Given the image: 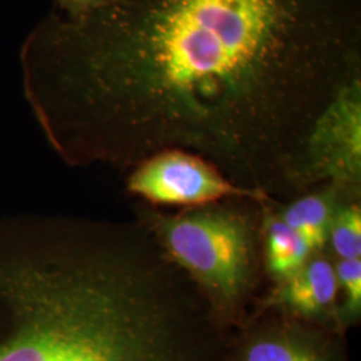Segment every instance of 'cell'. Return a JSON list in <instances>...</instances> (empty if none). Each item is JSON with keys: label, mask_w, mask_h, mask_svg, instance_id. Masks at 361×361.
<instances>
[{"label": "cell", "mask_w": 361, "mask_h": 361, "mask_svg": "<svg viewBox=\"0 0 361 361\" xmlns=\"http://www.w3.org/2000/svg\"><path fill=\"white\" fill-rule=\"evenodd\" d=\"M326 253L335 261L361 258V201H349L337 209L328 233Z\"/></svg>", "instance_id": "10"}, {"label": "cell", "mask_w": 361, "mask_h": 361, "mask_svg": "<svg viewBox=\"0 0 361 361\" xmlns=\"http://www.w3.org/2000/svg\"><path fill=\"white\" fill-rule=\"evenodd\" d=\"M274 201L265 204L262 217V261L268 285L293 276L314 256L308 243L276 216Z\"/></svg>", "instance_id": "9"}, {"label": "cell", "mask_w": 361, "mask_h": 361, "mask_svg": "<svg viewBox=\"0 0 361 361\" xmlns=\"http://www.w3.org/2000/svg\"><path fill=\"white\" fill-rule=\"evenodd\" d=\"M20 66L67 164L130 170L180 149L288 201L317 121L361 79V0H113L46 16Z\"/></svg>", "instance_id": "1"}, {"label": "cell", "mask_w": 361, "mask_h": 361, "mask_svg": "<svg viewBox=\"0 0 361 361\" xmlns=\"http://www.w3.org/2000/svg\"><path fill=\"white\" fill-rule=\"evenodd\" d=\"M337 301L335 259L319 253L293 276L268 285L252 314L273 310L343 334L337 324Z\"/></svg>", "instance_id": "7"}, {"label": "cell", "mask_w": 361, "mask_h": 361, "mask_svg": "<svg viewBox=\"0 0 361 361\" xmlns=\"http://www.w3.org/2000/svg\"><path fill=\"white\" fill-rule=\"evenodd\" d=\"M268 202L235 198L176 212L134 207L135 221L189 277L229 334L247 322L268 288L262 261Z\"/></svg>", "instance_id": "3"}, {"label": "cell", "mask_w": 361, "mask_h": 361, "mask_svg": "<svg viewBox=\"0 0 361 361\" xmlns=\"http://www.w3.org/2000/svg\"><path fill=\"white\" fill-rule=\"evenodd\" d=\"M221 361H350L345 335L273 310L228 337Z\"/></svg>", "instance_id": "6"}, {"label": "cell", "mask_w": 361, "mask_h": 361, "mask_svg": "<svg viewBox=\"0 0 361 361\" xmlns=\"http://www.w3.org/2000/svg\"><path fill=\"white\" fill-rule=\"evenodd\" d=\"M349 201H361L335 185H320L288 201H274L276 216L302 237L314 255L326 253L328 233L337 209Z\"/></svg>", "instance_id": "8"}, {"label": "cell", "mask_w": 361, "mask_h": 361, "mask_svg": "<svg viewBox=\"0 0 361 361\" xmlns=\"http://www.w3.org/2000/svg\"><path fill=\"white\" fill-rule=\"evenodd\" d=\"M0 361H221L229 337L137 221L51 222L0 258Z\"/></svg>", "instance_id": "2"}, {"label": "cell", "mask_w": 361, "mask_h": 361, "mask_svg": "<svg viewBox=\"0 0 361 361\" xmlns=\"http://www.w3.org/2000/svg\"><path fill=\"white\" fill-rule=\"evenodd\" d=\"M338 289L337 324L347 335L361 320V258L335 261Z\"/></svg>", "instance_id": "11"}, {"label": "cell", "mask_w": 361, "mask_h": 361, "mask_svg": "<svg viewBox=\"0 0 361 361\" xmlns=\"http://www.w3.org/2000/svg\"><path fill=\"white\" fill-rule=\"evenodd\" d=\"M326 183L361 198V79L338 92L305 146L301 193Z\"/></svg>", "instance_id": "5"}, {"label": "cell", "mask_w": 361, "mask_h": 361, "mask_svg": "<svg viewBox=\"0 0 361 361\" xmlns=\"http://www.w3.org/2000/svg\"><path fill=\"white\" fill-rule=\"evenodd\" d=\"M58 8L56 13L70 18L80 16L101 8L113 0H54Z\"/></svg>", "instance_id": "12"}, {"label": "cell", "mask_w": 361, "mask_h": 361, "mask_svg": "<svg viewBox=\"0 0 361 361\" xmlns=\"http://www.w3.org/2000/svg\"><path fill=\"white\" fill-rule=\"evenodd\" d=\"M126 192L159 209H190L235 198L273 201L264 192L234 183L204 157L180 149L158 152L130 169Z\"/></svg>", "instance_id": "4"}]
</instances>
